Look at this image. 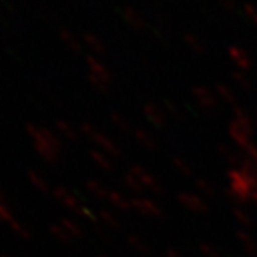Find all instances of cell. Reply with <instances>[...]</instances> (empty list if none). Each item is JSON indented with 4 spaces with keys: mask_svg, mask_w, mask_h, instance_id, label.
Instances as JSON below:
<instances>
[{
    "mask_svg": "<svg viewBox=\"0 0 257 257\" xmlns=\"http://www.w3.org/2000/svg\"><path fill=\"white\" fill-rule=\"evenodd\" d=\"M26 132L33 140L36 152L47 163L55 165L60 160L63 153V143L55 132L47 127H40L35 123H26Z\"/></svg>",
    "mask_w": 257,
    "mask_h": 257,
    "instance_id": "1",
    "label": "cell"
},
{
    "mask_svg": "<svg viewBox=\"0 0 257 257\" xmlns=\"http://www.w3.org/2000/svg\"><path fill=\"white\" fill-rule=\"evenodd\" d=\"M229 194L239 203L251 202L253 193L257 190V177L247 175L240 169H230L229 173Z\"/></svg>",
    "mask_w": 257,
    "mask_h": 257,
    "instance_id": "2",
    "label": "cell"
},
{
    "mask_svg": "<svg viewBox=\"0 0 257 257\" xmlns=\"http://www.w3.org/2000/svg\"><path fill=\"white\" fill-rule=\"evenodd\" d=\"M84 138H87L90 142H93L96 146L99 147V150L106 153L107 156L110 157H119L121 156V150L120 147L117 146V143H114V140H111L109 136H106L103 132L97 130L93 124L90 123H82L80 126V130Z\"/></svg>",
    "mask_w": 257,
    "mask_h": 257,
    "instance_id": "3",
    "label": "cell"
},
{
    "mask_svg": "<svg viewBox=\"0 0 257 257\" xmlns=\"http://www.w3.org/2000/svg\"><path fill=\"white\" fill-rule=\"evenodd\" d=\"M52 193H53V197H55L56 200L59 203H62L66 209H69V210H72L73 213L79 214V216H83V217H87V219H92V220L96 219V216L93 214L92 210L87 209L86 206H83L80 200L74 196L73 193L70 192V190H67L63 186L55 187Z\"/></svg>",
    "mask_w": 257,
    "mask_h": 257,
    "instance_id": "4",
    "label": "cell"
},
{
    "mask_svg": "<svg viewBox=\"0 0 257 257\" xmlns=\"http://www.w3.org/2000/svg\"><path fill=\"white\" fill-rule=\"evenodd\" d=\"M253 135H254L253 130L241 126L239 123H236L234 120L229 124L230 139H231L240 149H243L244 152L248 150L250 147L254 145V143H253Z\"/></svg>",
    "mask_w": 257,
    "mask_h": 257,
    "instance_id": "5",
    "label": "cell"
},
{
    "mask_svg": "<svg viewBox=\"0 0 257 257\" xmlns=\"http://www.w3.org/2000/svg\"><path fill=\"white\" fill-rule=\"evenodd\" d=\"M143 114H145L147 121L156 128L166 127L167 120H169V117L166 116L165 110H163V107L156 104V103H153V101H147V103L143 104Z\"/></svg>",
    "mask_w": 257,
    "mask_h": 257,
    "instance_id": "6",
    "label": "cell"
},
{
    "mask_svg": "<svg viewBox=\"0 0 257 257\" xmlns=\"http://www.w3.org/2000/svg\"><path fill=\"white\" fill-rule=\"evenodd\" d=\"M132 209L147 217H160L163 214L162 207L155 200L147 197H132Z\"/></svg>",
    "mask_w": 257,
    "mask_h": 257,
    "instance_id": "7",
    "label": "cell"
},
{
    "mask_svg": "<svg viewBox=\"0 0 257 257\" xmlns=\"http://www.w3.org/2000/svg\"><path fill=\"white\" fill-rule=\"evenodd\" d=\"M128 170L138 177L139 180H140V183L143 184V187H145L146 190L153 193H163V187H162L160 182H159L156 177L152 175L150 172H147L143 166L135 165L132 166Z\"/></svg>",
    "mask_w": 257,
    "mask_h": 257,
    "instance_id": "8",
    "label": "cell"
},
{
    "mask_svg": "<svg viewBox=\"0 0 257 257\" xmlns=\"http://www.w3.org/2000/svg\"><path fill=\"white\" fill-rule=\"evenodd\" d=\"M177 202L183 206L186 210H190L193 213H207L209 211V204L203 200V197L193 194V193H179L177 194Z\"/></svg>",
    "mask_w": 257,
    "mask_h": 257,
    "instance_id": "9",
    "label": "cell"
},
{
    "mask_svg": "<svg viewBox=\"0 0 257 257\" xmlns=\"http://www.w3.org/2000/svg\"><path fill=\"white\" fill-rule=\"evenodd\" d=\"M193 99L196 100V103L204 109V110H214L217 107V99L210 90L204 89V87H196L193 90Z\"/></svg>",
    "mask_w": 257,
    "mask_h": 257,
    "instance_id": "10",
    "label": "cell"
},
{
    "mask_svg": "<svg viewBox=\"0 0 257 257\" xmlns=\"http://www.w3.org/2000/svg\"><path fill=\"white\" fill-rule=\"evenodd\" d=\"M231 211H233L234 219L243 227V230H247L248 231V230L256 229V220H254V217L246 209H243L240 206H234Z\"/></svg>",
    "mask_w": 257,
    "mask_h": 257,
    "instance_id": "11",
    "label": "cell"
},
{
    "mask_svg": "<svg viewBox=\"0 0 257 257\" xmlns=\"http://www.w3.org/2000/svg\"><path fill=\"white\" fill-rule=\"evenodd\" d=\"M237 239L240 244L246 250L248 257H257V240L253 234H250L247 230H239L237 231Z\"/></svg>",
    "mask_w": 257,
    "mask_h": 257,
    "instance_id": "12",
    "label": "cell"
},
{
    "mask_svg": "<svg viewBox=\"0 0 257 257\" xmlns=\"http://www.w3.org/2000/svg\"><path fill=\"white\" fill-rule=\"evenodd\" d=\"M86 189L94 197L101 199V200H109V196H110L111 190H109V187L104 183L99 182V180H93V179L92 180H87Z\"/></svg>",
    "mask_w": 257,
    "mask_h": 257,
    "instance_id": "13",
    "label": "cell"
},
{
    "mask_svg": "<svg viewBox=\"0 0 257 257\" xmlns=\"http://www.w3.org/2000/svg\"><path fill=\"white\" fill-rule=\"evenodd\" d=\"M217 150H219V155L226 160V163L233 166V169H237L239 167L241 160H243V156H240L233 147L227 146V145H220Z\"/></svg>",
    "mask_w": 257,
    "mask_h": 257,
    "instance_id": "14",
    "label": "cell"
},
{
    "mask_svg": "<svg viewBox=\"0 0 257 257\" xmlns=\"http://www.w3.org/2000/svg\"><path fill=\"white\" fill-rule=\"evenodd\" d=\"M133 135H135V139L138 140V143L140 146H143L146 150H155L157 147L156 139L153 138L149 132H146L145 128L135 127L133 130Z\"/></svg>",
    "mask_w": 257,
    "mask_h": 257,
    "instance_id": "15",
    "label": "cell"
},
{
    "mask_svg": "<svg viewBox=\"0 0 257 257\" xmlns=\"http://www.w3.org/2000/svg\"><path fill=\"white\" fill-rule=\"evenodd\" d=\"M56 127H57V132L66 138L67 140H70V142H79V139H80V132H77L76 128L70 124V123H67L66 120H57L56 121Z\"/></svg>",
    "mask_w": 257,
    "mask_h": 257,
    "instance_id": "16",
    "label": "cell"
},
{
    "mask_svg": "<svg viewBox=\"0 0 257 257\" xmlns=\"http://www.w3.org/2000/svg\"><path fill=\"white\" fill-rule=\"evenodd\" d=\"M90 157L101 170H104V172H113L114 170V165L111 162V157L107 156L106 153H103L100 150H90Z\"/></svg>",
    "mask_w": 257,
    "mask_h": 257,
    "instance_id": "17",
    "label": "cell"
},
{
    "mask_svg": "<svg viewBox=\"0 0 257 257\" xmlns=\"http://www.w3.org/2000/svg\"><path fill=\"white\" fill-rule=\"evenodd\" d=\"M109 202L111 203V206H114L120 211H128L132 209V199L126 197L123 193L120 192L111 190L110 196H109Z\"/></svg>",
    "mask_w": 257,
    "mask_h": 257,
    "instance_id": "18",
    "label": "cell"
},
{
    "mask_svg": "<svg viewBox=\"0 0 257 257\" xmlns=\"http://www.w3.org/2000/svg\"><path fill=\"white\" fill-rule=\"evenodd\" d=\"M194 186L197 189V192L203 194L204 197H216L217 196V189L216 186L211 183L210 180L204 179V177H197L194 180Z\"/></svg>",
    "mask_w": 257,
    "mask_h": 257,
    "instance_id": "19",
    "label": "cell"
},
{
    "mask_svg": "<svg viewBox=\"0 0 257 257\" xmlns=\"http://www.w3.org/2000/svg\"><path fill=\"white\" fill-rule=\"evenodd\" d=\"M233 120H234L236 123L241 124V126H244V127H247L254 132V123H253V119H251V116L246 111V109H243V107H240V106L233 107Z\"/></svg>",
    "mask_w": 257,
    "mask_h": 257,
    "instance_id": "20",
    "label": "cell"
},
{
    "mask_svg": "<svg viewBox=\"0 0 257 257\" xmlns=\"http://www.w3.org/2000/svg\"><path fill=\"white\" fill-rule=\"evenodd\" d=\"M49 231H50V234L55 237L57 241H60V243H63V244H70V243H73V237L64 230V227L59 223V224H50V227H49Z\"/></svg>",
    "mask_w": 257,
    "mask_h": 257,
    "instance_id": "21",
    "label": "cell"
},
{
    "mask_svg": "<svg viewBox=\"0 0 257 257\" xmlns=\"http://www.w3.org/2000/svg\"><path fill=\"white\" fill-rule=\"evenodd\" d=\"M28 177H29V182L33 184L37 190H40V192H43V193H47L49 190H50V186H49V183H47L46 179L40 175V173H37L36 170L29 169Z\"/></svg>",
    "mask_w": 257,
    "mask_h": 257,
    "instance_id": "22",
    "label": "cell"
},
{
    "mask_svg": "<svg viewBox=\"0 0 257 257\" xmlns=\"http://www.w3.org/2000/svg\"><path fill=\"white\" fill-rule=\"evenodd\" d=\"M99 220L109 229L117 230L121 227V221L119 220V217L116 214H113L111 211L106 210V209H101L99 211Z\"/></svg>",
    "mask_w": 257,
    "mask_h": 257,
    "instance_id": "23",
    "label": "cell"
},
{
    "mask_svg": "<svg viewBox=\"0 0 257 257\" xmlns=\"http://www.w3.org/2000/svg\"><path fill=\"white\" fill-rule=\"evenodd\" d=\"M127 244L133 250H136L140 254H149L150 253V246L146 240H143L140 236L136 234H128L127 236Z\"/></svg>",
    "mask_w": 257,
    "mask_h": 257,
    "instance_id": "24",
    "label": "cell"
},
{
    "mask_svg": "<svg viewBox=\"0 0 257 257\" xmlns=\"http://www.w3.org/2000/svg\"><path fill=\"white\" fill-rule=\"evenodd\" d=\"M162 107H163L166 116H167L169 119L183 120L184 117L183 111H182V109L176 104L175 101L169 100V99H165V100L162 101Z\"/></svg>",
    "mask_w": 257,
    "mask_h": 257,
    "instance_id": "25",
    "label": "cell"
},
{
    "mask_svg": "<svg viewBox=\"0 0 257 257\" xmlns=\"http://www.w3.org/2000/svg\"><path fill=\"white\" fill-rule=\"evenodd\" d=\"M60 224L63 226L64 230H66L73 239H83V236H84L83 229L74 220L67 219V217H63V219L60 220Z\"/></svg>",
    "mask_w": 257,
    "mask_h": 257,
    "instance_id": "26",
    "label": "cell"
},
{
    "mask_svg": "<svg viewBox=\"0 0 257 257\" xmlns=\"http://www.w3.org/2000/svg\"><path fill=\"white\" fill-rule=\"evenodd\" d=\"M110 120L111 123H113V126L116 128H119L120 132H123V133H128L130 130H135V128L132 127V124H130V121L127 120V117H124L121 113L113 111L110 114Z\"/></svg>",
    "mask_w": 257,
    "mask_h": 257,
    "instance_id": "27",
    "label": "cell"
},
{
    "mask_svg": "<svg viewBox=\"0 0 257 257\" xmlns=\"http://www.w3.org/2000/svg\"><path fill=\"white\" fill-rule=\"evenodd\" d=\"M172 165H173V167H175L176 170L183 176V177H192L193 176L192 166L189 165V163H187L184 159H182V157H173Z\"/></svg>",
    "mask_w": 257,
    "mask_h": 257,
    "instance_id": "28",
    "label": "cell"
},
{
    "mask_svg": "<svg viewBox=\"0 0 257 257\" xmlns=\"http://www.w3.org/2000/svg\"><path fill=\"white\" fill-rule=\"evenodd\" d=\"M217 94H219V99L224 101L226 104H230V106H233V107L237 106V99H236L234 93L231 92L229 87H226V86H219V87H217Z\"/></svg>",
    "mask_w": 257,
    "mask_h": 257,
    "instance_id": "29",
    "label": "cell"
},
{
    "mask_svg": "<svg viewBox=\"0 0 257 257\" xmlns=\"http://www.w3.org/2000/svg\"><path fill=\"white\" fill-rule=\"evenodd\" d=\"M124 183H126V186H127L128 189H132L135 193H143L146 190V189L143 187V184L140 183V180H139L138 177L133 175L130 170L124 175Z\"/></svg>",
    "mask_w": 257,
    "mask_h": 257,
    "instance_id": "30",
    "label": "cell"
},
{
    "mask_svg": "<svg viewBox=\"0 0 257 257\" xmlns=\"http://www.w3.org/2000/svg\"><path fill=\"white\" fill-rule=\"evenodd\" d=\"M199 251L202 253L203 257H221L217 247L209 241H200L199 243Z\"/></svg>",
    "mask_w": 257,
    "mask_h": 257,
    "instance_id": "31",
    "label": "cell"
},
{
    "mask_svg": "<svg viewBox=\"0 0 257 257\" xmlns=\"http://www.w3.org/2000/svg\"><path fill=\"white\" fill-rule=\"evenodd\" d=\"M12 230L18 234L20 239L23 240H32V231L29 230V227H26L25 224H22L20 221L15 220L12 224H10Z\"/></svg>",
    "mask_w": 257,
    "mask_h": 257,
    "instance_id": "32",
    "label": "cell"
},
{
    "mask_svg": "<svg viewBox=\"0 0 257 257\" xmlns=\"http://www.w3.org/2000/svg\"><path fill=\"white\" fill-rule=\"evenodd\" d=\"M15 220H16V219H15V216H13L12 210H10L6 204L0 203V221H5V223H9V224H12Z\"/></svg>",
    "mask_w": 257,
    "mask_h": 257,
    "instance_id": "33",
    "label": "cell"
},
{
    "mask_svg": "<svg viewBox=\"0 0 257 257\" xmlns=\"http://www.w3.org/2000/svg\"><path fill=\"white\" fill-rule=\"evenodd\" d=\"M165 254H166V257H184L182 251H179L177 248H173V247L166 248Z\"/></svg>",
    "mask_w": 257,
    "mask_h": 257,
    "instance_id": "34",
    "label": "cell"
},
{
    "mask_svg": "<svg viewBox=\"0 0 257 257\" xmlns=\"http://www.w3.org/2000/svg\"><path fill=\"white\" fill-rule=\"evenodd\" d=\"M236 80H237V83H239L243 89H250V83L247 82V79H244L241 76H236Z\"/></svg>",
    "mask_w": 257,
    "mask_h": 257,
    "instance_id": "35",
    "label": "cell"
},
{
    "mask_svg": "<svg viewBox=\"0 0 257 257\" xmlns=\"http://www.w3.org/2000/svg\"><path fill=\"white\" fill-rule=\"evenodd\" d=\"M6 202H8V197H6V194H5V192L0 189V203H3V204H6Z\"/></svg>",
    "mask_w": 257,
    "mask_h": 257,
    "instance_id": "36",
    "label": "cell"
},
{
    "mask_svg": "<svg viewBox=\"0 0 257 257\" xmlns=\"http://www.w3.org/2000/svg\"><path fill=\"white\" fill-rule=\"evenodd\" d=\"M251 202L254 203V204H256L257 206V190L254 193H253V197H251Z\"/></svg>",
    "mask_w": 257,
    "mask_h": 257,
    "instance_id": "37",
    "label": "cell"
},
{
    "mask_svg": "<svg viewBox=\"0 0 257 257\" xmlns=\"http://www.w3.org/2000/svg\"><path fill=\"white\" fill-rule=\"evenodd\" d=\"M0 257H9V256H6V254H2V256Z\"/></svg>",
    "mask_w": 257,
    "mask_h": 257,
    "instance_id": "38",
    "label": "cell"
},
{
    "mask_svg": "<svg viewBox=\"0 0 257 257\" xmlns=\"http://www.w3.org/2000/svg\"><path fill=\"white\" fill-rule=\"evenodd\" d=\"M100 257H106V256H100Z\"/></svg>",
    "mask_w": 257,
    "mask_h": 257,
    "instance_id": "39",
    "label": "cell"
}]
</instances>
